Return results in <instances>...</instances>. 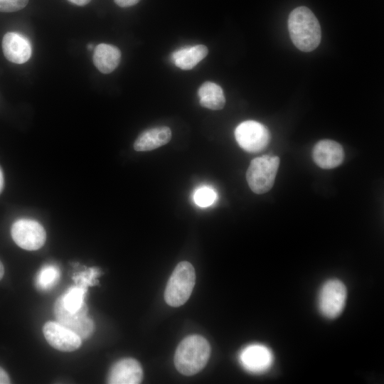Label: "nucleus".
Instances as JSON below:
<instances>
[{"label": "nucleus", "mask_w": 384, "mask_h": 384, "mask_svg": "<svg viewBox=\"0 0 384 384\" xmlns=\"http://www.w3.org/2000/svg\"><path fill=\"white\" fill-rule=\"evenodd\" d=\"M288 29L293 43L302 51H312L320 43L321 32L319 21L306 6H299L291 11Z\"/></svg>", "instance_id": "nucleus-1"}, {"label": "nucleus", "mask_w": 384, "mask_h": 384, "mask_svg": "<svg viewBox=\"0 0 384 384\" xmlns=\"http://www.w3.org/2000/svg\"><path fill=\"white\" fill-rule=\"evenodd\" d=\"M210 355L208 341L200 335H190L178 344L174 355V364L181 374L193 375L206 366Z\"/></svg>", "instance_id": "nucleus-2"}, {"label": "nucleus", "mask_w": 384, "mask_h": 384, "mask_svg": "<svg viewBox=\"0 0 384 384\" xmlns=\"http://www.w3.org/2000/svg\"><path fill=\"white\" fill-rule=\"evenodd\" d=\"M196 282V272L193 265L187 262H180L169 277L164 292L167 304L178 307L190 297Z\"/></svg>", "instance_id": "nucleus-3"}, {"label": "nucleus", "mask_w": 384, "mask_h": 384, "mask_svg": "<svg viewBox=\"0 0 384 384\" xmlns=\"http://www.w3.org/2000/svg\"><path fill=\"white\" fill-rule=\"evenodd\" d=\"M279 166L277 156L263 155L252 159L246 172L250 188L257 194L268 192L274 185Z\"/></svg>", "instance_id": "nucleus-4"}, {"label": "nucleus", "mask_w": 384, "mask_h": 384, "mask_svg": "<svg viewBox=\"0 0 384 384\" xmlns=\"http://www.w3.org/2000/svg\"><path fill=\"white\" fill-rule=\"evenodd\" d=\"M347 299V289L343 282L331 279L325 282L318 294V309L325 317L334 319L343 311Z\"/></svg>", "instance_id": "nucleus-5"}, {"label": "nucleus", "mask_w": 384, "mask_h": 384, "mask_svg": "<svg viewBox=\"0 0 384 384\" xmlns=\"http://www.w3.org/2000/svg\"><path fill=\"white\" fill-rule=\"evenodd\" d=\"M87 307L85 304L76 311L67 310L59 297L54 305V314L57 322L68 328L81 339L90 337L94 331L93 321L87 315Z\"/></svg>", "instance_id": "nucleus-6"}, {"label": "nucleus", "mask_w": 384, "mask_h": 384, "mask_svg": "<svg viewBox=\"0 0 384 384\" xmlns=\"http://www.w3.org/2000/svg\"><path fill=\"white\" fill-rule=\"evenodd\" d=\"M235 137L239 146L250 153H257L265 149L271 139L268 129L254 120L241 122L235 130Z\"/></svg>", "instance_id": "nucleus-7"}, {"label": "nucleus", "mask_w": 384, "mask_h": 384, "mask_svg": "<svg viewBox=\"0 0 384 384\" xmlns=\"http://www.w3.org/2000/svg\"><path fill=\"white\" fill-rule=\"evenodd\" d=\"M11 233L14 241L26 250H36L45 243L46 233L43 227L37 221L21 218L14 223Z\"/></svg>", "instance_id": "nucleus-8"}, {"label": "nucleus", "mask_w": 384, "mask_h": 384, "mask_svg": "<svg viewBox=\"0 0 384 384\" xmlns=\"http://www.w3.org/2000/svg\"><path fill=\"white\" fill-rule=\"evenodd\" d=\"M239 361L247 371L260 374L267 371L274 362V355L270 348L261 343H252L240 352Z\"/></svg>", "instance_id": "nucleus-9"}, {"label": "nucleus", "mask_w": 384, "mask_h": 384, "mask_svg": "<svg viewBox=\"0 0 384 384\" xmlns=\"http://www.w3.org/2000/svg\"><path fill=\"white\" fill-rule=\"evenodd\" d=\"M43 332L48 343L59 351H73L81 345L82 339L58 322H46L43 326Z\"/></svg>", "instance_id": "nucleus-10"}, {"label": "nucleus", "mask_w": 384, "mask_h": 384, "mask_svg": "<svg viewBox=\"0 0 384 384\" xmlns=\"http://www.w3.org/2000/svg\"><path fill=\"white\" fill-rule=\"evenodd\" d=\"M345 153L342 146L331 139L319 141L312 150V158L315 164L321 169H331L341 165Z\"/></svg>", "instance_id": "nucleus-11"}, {"label": "nucleus", "mask_w": 384, "mask_h": 384, "mask_svg": "<svg viewBox=\"0 0 384 384\" xmlns=\"http://www.w3.org/2000/svg\"><path fill=\"white\" fill-rule=\"evenodd\" d=\"M143 378L140 363L133 358H124L115 363L108 374L107 383L111 384H137Z\"/></svg>", "instance_id": "nucleus-12"}, {"label": "nucleus", "mask_w": 384, "mask_h": 384, "mask_svg": "<svg viewBox=\"0 0 384 384\" xmlns=\"http://www.w3.org/2000/svg\"><path fill=\"white\" fill-rule=\"evenodd\" d=\"M2 50L6 58L16 64L27 62L31 56V46L26 38L18 33L8 32L2 39Z\"/></svg>", "instance_id": "nucleus-13"}, {"label": "nucleus", "mask_w": 384, "mask_h": 384, "mask_svg": "<svg viewBox=\"0 0 384 384\" xmlns=\"http://www.w3.org/2000/svg\"><path fill=\"white\" fill-rule=\"evenodd\" d=\"M171 138V129L166 126L150 128L139 135L134 143V149L137 151H151L166 144Z\"/></svg>", "instance_id": "nucleus-14"}, {"label": "nucleus", "mask_w": 384, "mask_h": 384, "mask_svg": "<svg viewBox=\"0 0 384 384\" xmlns=\"http://www.w3.org/2000/svg\"><path fill=\"white\" fill-rule=\"evenodd\" d=\"M121 60L119 49L110 44L100 43L94 50L93 63L98 70L108 74L114 70Z\"/></svg>", "instance_id": "nucleus-15"}, {"label": "nucleus", "mask_w": 384, "mask_h": 384, "mask_svg": "<svg viewBox=\"0 0 384 384\" xmlns=\"http://www.w3.org/2000/svg\"><path fill=\"white\" fill-rule=\"evenodd\" d=\"M208 53V48L204 45L186 46L175 50L171 60L176 67L188 70L193 68Z\"/></svg>", "instance_id": "nucleus-16"}, {"label": "nucleus", "mask_w": 384, "mask_h": 384, "mask_svg": "<svg viewBox=\"0 0 384 384\" xmlns=\"http://www.w3.org/2000/svg\"><path fill=\"white\" fill-rule=\"evenodd\" d=\"M199 102L203 107L219 110L224 107L225 97L222 87L212 82H205L198 89Z\"/></svg>", "instance_id": "nucleus-17"}, {"label": "nucleus", "mask_w": 384, "mask_h": 384, "mask_svg": "<svg viewBox=\"0 0 384 384\" xmlns=\"http://www.w3.org/2000/svg\"><path fill=\"white\" fill-rule=\"evenodd\" d=\"M60 277V272L56 265H44L36 275V286L39 290H49L58 283Z\"/></svg>", "instance_id": "nucleus-18"}, {"label": "nucleus", "mask_w": 384, "mask_h": 384, "mask_svg": "<svg viewBox=\"0 0 384 384\" xmlns=\"http://www.w3.org/2000/svg\"><path fill=\"white\" fill-rule=\"evenodd\" d=\"M86 289L78 286L70 287L67 292L60 296L65 308L70 311H76L85 303L84 302Z\"/></svg>", "instance_id": "nucleus-19"}, {"label": "nucleus", "mask_w": 384, "mask_h": 384, "mask_svg": "<svg viewBox=\"0 0 384 384\" xmlns=\"http://www.w3.org/2000/svg\"><path fill=\"white\" fill-rule=\"evenodd\" d=\"M100 270L97 267H91L83 272L75 274L73 279L77 286L86 289L98 283L97 278L100 275Z\"/></svg>", "instance_id": "nucleus-20"}, {"label": "nucleus", "mask_w": 384, "mask_h": 384, "mask_svg": "<svg viewBox=\"0 0 384 384\" xmlns=\"http://www.w3.org/2000/svg\"><path fill=\"white\" fill-rule=\"evenodd\" d=\"M193 199L198 206L201 207H207L212 205L215 201L216 193L210 187H201L195 191Z\"/></svg>", "instance_id": "nucleus-21"}, {"label": "nucleus", "mask_w": 384, "mask_h": 384, "mask_svg": "<svg viewBox=\"0 0 384 384\" xmlns=\"http://www.w3.org/2000/svg\"><path fill=\"white\" fill-rule=\"evenodd\" d=\"M28 0H0V12H14L23 9Z\"/></svg>", "instance_id": "nucleus-22"}, {"label": "nucleus", "mask_w": 384, "mask_h": 384, "mask_svg": "<svg viewBox=\"0 0 384 384\" xmlns=\"http://www.w3.org/2000/svg\"><path fill=\"white\" fill-rule=\"evenodd\" d=\"M120 7H129L137 4L140 0H114Z\"/></svg>", "instance_id": "nucleus-23"}, {"label": "nucleus", "mask_w": 384, "mask_h": 384, "mask_svg": "<svg viewBox=\"0 0 384 384\" xmlns=\"http://www.w3.org/2000/svg\"><path fill=\"white\" fill-rule=\"evenodd\" d=\"M10 383V378L6 372L0 367V384Z\"/></svg>", "instance_id": "nucleus-24"}, {"label": "nucleus", "mask_w": 384, "mask_h": 384, "mask_svg": "<svg viewBox=\"0 0 384 384\" xmlns=\"http://www.w3.org/2000/svg\"><path fill=\"white\" fill-rule=\"evenodd\" d=\"M68 1L78 6H85L91 0H68Z\"/></svg>", "instance_id": "nucleus-25"}, {"label": "nucleus", "mask_w": 384, "mask_h": 384, "mask_svg": "<svg viewBox=\"0 0 384 384\" xmlns=\"http://www.w3.org/2000/svg\"><path fill=\"white\" fill-rule=\"evenodd\" d=\"M4 187V176L3 173L0 169V193L1 192Z\"/></svg>", "instance_id": "nucleus-26"}, {"label": "nucleus", "mask_w": 384, "mask_h": 384, "mask_svg": "<svg viewBox=\"0 0 384 384\" xmlns=\"http://www.w3.org/2000/svg\"><path fill=\"white\" fill-rule=\"evenodd\" d=\"M4 273V268L2 263L0 261V280L2 279Z\"/></svg>", "instance_id": "nucleus-27"}, {"label": "nucleus", "mask_w": 384, "mask_h": 384, "mask_svg": "<svg viewBox=\"0 0 384 384\" xmlns=\"http://www.w3.org/2000/svg\"><path fill=\"white\" fill-rule=\"evenodd\" d=\"M87 47H88V48H89L90 50H91V49H92V47H93V46H92V45L90 44V45H88Z\"/></svg>", "instance_id": "nucleus-28"}]
</instances>
